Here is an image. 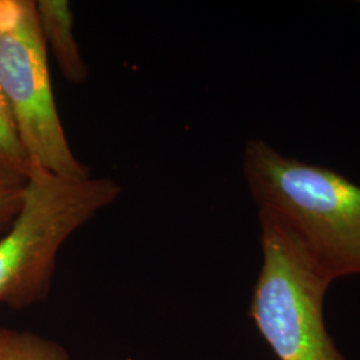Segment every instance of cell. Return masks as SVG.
I'll list each match as a JSON object with an SVG mask.
<instances>
[{
    "label": "cell",
    "instance_id": "1",
    "mask_svg": "<svg viewBox=\"0 0 360 360\" xmlns=\"http://www.w3.org/2000/svg\"><path fill=\"white\" fill-rule=\"evenodd\" d=\"M242 169L259 210L283 219L333 281L360 275V186L257 139L245 144Z\"/></svg>",
    "mask_w": 360,
    "mask_h": 360
},
{
    "label": "cell",
    "instance_id": "2",
    "mask_svg": "<svg viewBox=\"0 0 360 360\" xmlns=\"http://www.w3.org/2000/svg\"><path fill=\"white\" fill-rule=\"evenodd\" d=\"M120 193L111 178L71 179L32 168L20 211L0 238V304L23 309L43 302L60 248Z\"/></svg>",
    "mask_w": 360,
    "mask_h": 360
},
{
    "label": "cell",
    "instance_id": "3",
    "mask_svg": "<svg viewBox=\"0 0 360 360\" xmlns=\"http://www.w3.org/2000/svg\"><path fill=\"white\" fill-rule=\"evenodd\" d=\"M262 269L250 316L279 360H346L324 322L333 283L283 219L259 210Z\"/></svg>",
    "mask_w": 360,
    "mask_h": 360
},
{
    "label": "cell",
    "instance_id": "4",
    "mask_svg": "<svg viewBox=\"0 0 360 360\" xmlns=\"http://www.w3.org/2000/svg\"><path fill=\"white\" fill-rule=\"evenodd\" d=\"M0 89L13 110L32 168L71 179L90 176L65 138L32 0H23L19 18L0 43Z\"/></svg>",
    "mask_w": 360,
    "mask_h": 360
},
{
    "label": "cell",
    "instance_id": "5",
    "mask_svg": "<svg viewBox=\"0 0 360 360\" xmlns=\"http://www.w3.org/2000/svg\"><path fill=\"white\" fill-rule=\"evenodd\" d=\"M35 10L47 51L51 50L67 82L80 84L89 77V67L74 34V13L65 0H38Z\"/></svg>",
    "mask_w": 360,
    "mask_h": 360
},
{
    "label": "cell",
    "instance_id": "6",
    "mask_svg": "<svg viewBox=\"0 0 360 360\" xmlns=\"http://www.w3.org/2000/svg\"><path fill=\"white\" fill-rule=\"evenodd\" d=\"M0 360H71L59 343L44 336L0 327Z\"/></svg>",
    "mask_w": 360,
    "mask_h": 360
},
{
    "label": "cell",
    "instance_id": "7",
    "mask_svg": "<svg viewBox=\"0 0 360 360\" xmlns=\"http://www.w3.org/2000/svg\"><path fill=\"white\" fill-rule=\"evenodd\" d=\"M32 171L13 110L0 89V172L26 180Z\"/></svg>",
    "mask_w": 360,
    "mask_h": 360
},
{
    "label": "cell",
    "instance_id": "8",
    "mask_svg": "<svg viewBox=\"0 0 360 360\" xmlns=\"http://www.w3.org/2000/svg\"><path fill=\"white\" fill-rule=\"evenodd\" d=\"M26 180L0 172V233L7 231L23 203Z\"/></svg>",
    "mask_w": 360,
    "mask_h": 360
},
{
    "label": "cell",
    "instance_id": "9",
    "mask_svg": "<svg viewBox=\"0 0 360 360\" xmlns=\"http://www.w3.org/2000/svg\"><path fill=\"white\" fill-rule=\"evenodd\" d=\"M23 6V0H0V43L11 30Z\"/></svg>",
    "mask_w": 360,
    "mask_h": 360
}]
</instances>
